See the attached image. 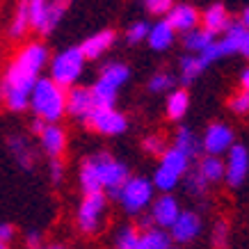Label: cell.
<instances>
[{"mask_svg":"<svg viewBox=\"0 0 249 249\" xmlns=\"http://www.w3.org/2000/svg\"><path fill=\"white\" fill-rule=\"evenodd\" d=\"M144 149L149 153H156V156H160V153L165 151L167 146H165V140L158 135H149L146 140H144Z\"/></svg>","mask_w":249,"mask_h":249,"instance_id":"ab89813d","label":"cell"},{"mask_svg":"<svg viewBox=\"0 0 249 249\" xmlns=\"http://www.w3.org/2000/svg\"><path fill=\"white\" fill-rule=\"evenodd\" d=\"M174 146H176V149H181V151L185 153L190 160H195L196 156H199V151H201V140L192 133V128L181 126V128H178V133H176Z\"/></svg>","mask_w":249,"mask_h":249,"instance_id":"d4e9b609","label":"cell"},{"mask_svg":"<svg viewBox=\"0 0 249 249\" xmlns=\"http://www.w3.org/2000/svg\"><path fill=\"white\" fill-rule=\"evenodd\" d=\"M46 62H48V48L39 41H32L18 51L0 83V96L9 110L23 112L28 107L30 91L37 83L41 69L46 67Z\"/></svg>","mask_w":249,"mask_h":249,"instance_id":"6da1fadb","label":"cell"},{"mask_svg":"<svg viewBox=\"0 0 249 249\" xmlns=\"http://www.w3.org/2000/svg\"><path fill=\"white\" fill-rule=\"evenodd\" d=\"M149 89L153 94H165V91L174 89V78L169 73H156V76L149 80Z\"/></svg>","mask_w":249,"mask_h":249,"instance_id":"8d00e7d4","label":"cell"},{"mask_svg":"<svg viewBox=\"0 0 249 249\" xmlns=\"http://www.w3.org/2000/svg\"><path fill=\"white\" fill-rule=\"evenodd\" d=\"M69 5H71V0H51V2H48L46 18H44V25L39 28V32H41V35H51V32L57 28V23L62 21V16L67 14Z\"/></svg>","mask_w":249,"mask_h":249,"instance_id":"484cf974","label":"cell"},{"mask_svg":"<svg viewBox=\"0 0 249 249\" xmlns=\"http://www.w3.org/2000/svg\"><path fill=\"white\" fill-rule=\"evenodd\" d=\"M229 106H231V110H233L235 114H247L249 112V91L242 89L240 94H235Z\"/></svg>","mask_w":249,"mask_h":249,"instance_id":"f35d334b","label":"cell"},{"mask_svg":"<svg viewBox=\"0 0 249 249\" xmlns=\"http://www.w3.org/2000/svg\"><path fill=\"white\" fill-rule=\"evenodd\" d=\"M94 96H91V89L89 87H69L67 91V114H71L73 119L78 121H87L89 119V114L94 112Z\"/></svg>","mask_w":249,"mask_h":249,"instance_id":"8fae6325","label":"cell"},{"mask_svg":"<svg viewBox=\"0 0 249 249\" xmlns=\"http://www.w3.org/2000/svg\"><path fill=\"white\" fill-rule=\"evenodd\" d=\"M165 110H167V117H169V119H174V121L183 119L190 110V94L185 89H169Z\"/></svg>","mask_w":249,"mask_h":249,"instance_id":"d6986e66","label":"cell"},{"mask_svg":"<svg viewBox=\"0 0 249 249\" xmlns=\"http://www.w3.org/2000/svg\"><path fill=\"white\" fill-rule=\"evenodd\" d=\"M242 32H245V25H242L240 21H231V23H229L227 30L222 32V39L217 41L219 48H222V55L238 53V46H240Z\"/></svg>","mask_w":249,"mask_h":249,"instance_id":"cb8c5ba5","label":"cell"},{"mask_svg":"<svg viewBox=\"0 0 249 249\" xmlns=\"http://www.w3.org/2000/svg\"><path fill=\"white\" fill-rule=\"evenodd\" d=\"M5 247H7V242H2V240H0V249H5Z\"/></svg>","mask_w":249,"mask_h":249,"instance_id":"c3c4849f","label":"cell"},{"mask_svg":"<svg viewBox=\"0 0 249 249\" xmlns=\"http://www.w3.org/2000/svg\"><path fill=\"white\" fill-rule=\"evenodd\" d=\"M114 199H119L128 215H140L153 201V183L144 176H128L126 183L117 190Z\"/></svg>","mask_w":249,"mask_h":249,"instance_id":"277c9868","label":"cell"},{"mask_svg":"<svg viewBox=\"0 0 249 249\" xmlns=\"http://www.w3.org/2000/svg\"><path fill=\"white\" fill-rule=\"evenodd\" d=\"M7 146L12 156L16 158V162L23 167V169H32L35 165V151H32L30 142L25 140V137H18V135H12L7 140Z\"/></svg>","mask_w":249,"mask_h":249,"instance_id":"ffe728a7","label":"cell"},{"mask_svg":"<svg viewBox=\"0 0 249 249\" xmlns=\"http://www.w3.org/2000/svg\"><path fill=\"white\" fill-rule=\"evenodd\" d=\"M144 7L149 9V14H156V16H162L169 12V7L174 5V0H142Z\"/></svg>","mask_w":249,"mask_h":249,"instance_id":"74e56055","label":"cell"},{"mask_svg":"<svg viewBox=\"0 0 249 249\" xmlns=\"http://www.w3.org/2000/svg\"><path fill=\"white\" fill-rule=\"evenodd\" d=\"M91 165L96 172V178L101 183V190L107 196H114L117 190L126 183V178L130 176V169L124 162H119L117 158H112L110 153H96L91 156Z\"/></svg>","mask_w":249,"mask_h":249,"instance_id":"5b68a950","label":"cell"},{"mask_svg":"<svg viewBox=\"0 0 249 249\" xmlns=\"http://www.w3.org/2000/svg\"><path fill=\"white\" fill-rule=\"evenodd\" d=\"M98 78L119 89L121 85L128 83L130 69L126 67V64H121V62H110V64H106V67H103V71H101V76H98Z\"/></svg>","mask_w":249,"mask_h":249,"instance_id":"4316f807","label":"cell"},{"mask_svg":"<svg viewBox=\"0 0 249 249\" xmlns=\"http://www.w3.org/2000/svg\"><path fill=\"white\" fill-rule=\"evenodd\" d=\"M85 55L80 51V46H71L64 48L62 53H57L51 60V78L62 87H73L78 83V78L85 71Z\"/></svg>","mask_w":249,"mask_h":249,"instance_id":"3957f363","label":"cell"},{"mask_svg":"<svg viewBox=\"0 0 249 249\" xmlns=\"http://www.w3.org/2000/svg\"><path fill=\"white\" fill-rule=\"evenodd\" d=\"M238 53H242L249 60V28H245V32H242L240 46H238Z\"/></svg>","mask_w":249,"mask_h":249,"instance_id":"ee69618b","label":"cell"},{"mask_svg":"<svg viewBox=\"0 0 249 249\" xmlns=\"http://www.w3.org/2000/svg\"><path fill=\"white\" fill-rule=\"evenodd\" d=\"M249 174V151L242 144H231L227 151V162H224V181L231 188H240Z\"/></svg>","mask_w":249,"mask_h":249,"instance_id":"ba28073f","label":"cell"},{"mask_svg":"<svg viewBox=\"0 0 249 249\" xmlns=\"http://www.w3.org/2000/svg\"><path fill=\"white\" fill-rule=\"evenodd\" d=\"M213 245H227V222H217L215 224V231H213Z\"/></svg>","mask_w":249,"mask_h":249,"instance_id":"60d3db41","label":"cell"},{"mask_svg":"<svg viewBox=\"0 0 249 249\" xmlns=\"http://www.w3.org/2000/svg\"><path fill=\"white\" fill-rule=\"evenodd\" d=\"M35 117L46 121H60L67 114V87H62L53 78H37L30 91V103Z\"/></svg>","mask_w":249,"mask_h":249,"instance_id":"7a4b0ae2","label":"cell"},{"mask_svg":"<svg viewBox=\"0 0 249 249\" xmlns=\"http://www.w3.org/2000/svg\"><path fill=\"white\" fill-rule=\"evenodd\" d=\"M233 144V130L229 128L227 124H211L206 128L204 137H201V151L206 153H215V156H224Z\"/></svg>","mask_w":249,"mask_h":249,"instance_id":"30bf717a","label":"cell"},{"mask_svg":"<svg viewBox=\"0 0 249 249\" xmlns=\"http://www.w3.org/2000/svg\"><path fill=\"white\" fill-rule=\"evenodd\" d=\"M89 89H91V96H94V103H96V106H114V103H117V91L119 89L112 87V85H107L106 80L98 78Z\"/></svg>","mask_w":249,"mask_h":249,"instance_id":"4dcf8cb0","label":"cell"},{"mask_svg":"<svg viewBox=\"0 0 249 249\" xmlns=\"http://www.w3.org/2000/svg\"><path fill=\"white\" fill-rule=\"evenodd\" d=\"M167 231L172 235V242L190 245V242L196 240L199 233H201V217H199L195 211H181L178 217L174 219V224L167 229Z\"/></svg>","mask_w":249,"mask_h":249,"instance_id":"9c48e42d","label":"cell"},{"mask_svg":"<svg viewBox=\"0 0 249 249\" xmlns=\"http://www.w3.org/2000/svg\"><path fill=\"white\" fill-rule=\"evenodd\" d=\"M62 176H64V167H62V162L57 158H51V181L57 185V183L62 181Z\"/></svg>","mask_w":249,"mask_h":249,"instance_id":"b9f144b4","label":"cell"},{"mask_svg":"<svg viewBox=\"0 0 249 249\" xmlns=\"http://www.w3.org/2000/svg\"><path fill=\"white\" fill-rule=\"evenodd\" d=\"M190 162H192V160H190L181 149H176V146L165 149V151L160 153V165L167 167V169H172V172L178 174V176H185V172L190 169Z\"/></svg>","mask_w":249,"mask_h":249,"instance_id":"7402d4cb","label":"cell"},{"mask_svg":"<svg viewBox=\"0 0 249 249\" xmlns=\"http://www.w3.org/2000/svg\"><path fill=\"white\" fill-rule=\"evenodd\" d=\"M199 12H196L192 5H172L169 7V12H167V18L165 21L172 25L176 32H188L192 30V28H196L199 25Z\"/></svg>","mask_w":249,"mask_h":249,"instance_id":"5bb4252c","label":"cell"},{"mask_svg":"<svg viewBox=\"0 0 249 249\" xmlns=\"http://www.w3.org/2000/svg\"><path fill=\"white\" fill-rule=\"evenodd\" d=\"M172 247V235L167 233V229L162 227H146L140 233V240H137V249H169Z\"/></svg>","mask_w":249,"mask_h":249,"instance_id":"e0dca14e","label":"cell"},{"mask_svg":"<svg viewBox=\"0 0 249 249\" xmlns=\"http://www.w3.org/2000/svg\"><path fill=\"white\" fill-rule=\"evenodd\" d=\"M39 142L48 158H60L64 146H67V135L57 126V121H46V126L39 130Z\"/></svg>","mask_w":249,"mask_h":249,"instance_id":"4fadbf2b","label":"cell"},{"mask_svg":"<svg viewBox=\"0 0 249 249\" xmlns=\"http://www.w3.org/2000/svg\"><path fill=\"white\" fill-rule=\"evenodd\" d=\"M240 23L245 28H249V7H245V12H242V16H240Z\"/></svg>","mask_w":249,"mask_h":249,"instance_id":"7dc6e473","label":"cell"},{"mask_svg":"<svg viewBox=\"0 0 249 249\" xmlns=\"http://www.w3.org/2000/svg\"><path fill=\"white\" fill-rule=\"evenodd\" d=\"M114 39H117V35H114L112 30H101L96 32V35H91V37H87L80 44V51H83L85 60H98L101 55H106L110 48H112Z\"/></svg>","mask_w":249,"mask_h":249,"instance_id":"9a60e30c","label":"cell"},{"mask_svg":"<svg viewBox=\"0 0 249 249\" xmlns=\"http://www.w3.org/2000/svg\"><path fill=\"white\" fill-rule=\"evenodd\" d=\"M240 87H242L245 91H249V67L240 73Z\"/></svg>","mask_w":249,"mask_h":249,"instance_id":"bcb514c9","label":"cell"},{"mask_svg":"<svg viewBox=\"0 0 249 249\" xmlns=\"http://www.w3.org/2000/svg\"><path fill=\"white\" fill-rule=\"evenodd\" d=\"M199 21L204 23V28L208 32H213V35H222V32L227 30V25L231 23V18H229V12L224 9V5H211Z\"/></svg>","mask_w":249,"mask_h":249,"instance_id":"ac0fdd59","label":"cell"},{"mask_svg":"<svg viewBox=\"0 0 249 249\" xmlns=\"http://www.w3.org/2000/svg\"><path fill=\"white\" fill-rule=\"evenodd\" d=\"M151 219L156 227H162V229H169L174 224V219L178 217L181 213V206L178 201L174 199L169 192H162V196H158L156 201H151Z\"/></svg>","mask_w":249,"mask_h":249,"instance_id":"7c38bea8","label":"cell"},{"mask_svg":"<svg viewBox=\"0 0 249 249\" xmlns=\"http://www.w3.org/2000/svg\"><path fill=\"white\" fill-rule=\"evenodd\" d=\"M185 183H188L190 195H195V196H201L206 192V188L211 185V183L199 174V169H188V172H185Z\"/></svg>","mask_w":249,"mask_h":249,"instance_id":"836d02e7","label":"cell"},{"mask_svg":"<svg viewBox=\"0 0 249 249\" xmlns=\"http://www.w3.org/2000/svg\"><path fill=\"white\" fill-rule=\"evenodd\" d=\"M80 188H83V192H96V190H101V183L96 178L91 158H87L83 162V167H80Z\"/></svg>","mask_w":249,"mask_h":249,"instance_id":"d6a6232c","label":"cell"},{"mask_svg":"<svg viewBox=\"0 0 249 249\" xmlns=\"http://www.w3.org/2000/svg\"><path fill=\"white\" fill-rule=\"evenodd\" d=\"M137 240H140V231L133 227H124L114 238V245L119 249H137Z\"/></svg>","mask_w":249,"mask_h":249,"instance_id":"e575fe53","label":"cell"},{"mask_svg":"<svg viewBox=\"0 0 249 249\" xmlns=\"http://www.w3.org/2000/svg\"><path fill=\"white\" fill-rule=\"evenodd\" d=\"M183 176H178V174H174L172 169H167V167L158 165V169L153 172V190H160V192H172L176 185H178V181H181Z\"/></svg>","mask_w":249,"mask_h":249,"instance_id":"f1b7e54d","label":"cell"},{"mask_svg":"<svg viewBox=\"0 0 249 249\" xmlns=\"http://www.w3.org/2000/svg\"><path fill=\"white\" fill-rule=\"evenodd\" d=\"M196 169L208 183H217L224 178V160H222V156H215V153H206L204 158L199 160Z\"/></svg>","mask_w":249,"mask_h":249,"instance_id":"44dd1931","label":"cell"},{"mask_svg":"<svg viewBox=\"0 0 249 249\" xmlns=\"http://www.w3.org/2000/svg\"><path fill=\"white\" fill-rule=\"evenodd\" d=\"M28 2V16H30V28L39 30L44 25L46 12H48V2L51 0H25Z\"/></svg>","mask_w":249,"mask_h":249,"instance_id":"1f68e13d","label":"cell"},{"mask_svg":"<svg viewBox=\"0 0 249 249\" xmlns=\"http://www.w3.org/2000/svg\"><path fill=\"white\" fill-rule=\"evenodd\" d=\"M211 41H215V35L208 32L206 28H199V25L188 32H183V46H185V51H190V53H201Z\"/></svg>","mask_w":249,"mask_h":249,"instance_id":"603a6c76","label":"cell"},{"mask_svg":"<svg viewBox=\"0 0 249 249\" xmlns=\"http://www.w3.org/2000/svg\"><path fill=\"white\" fill-rule=\"evenodd\" d=\"M107 211V195L103 190H96V192H85V199L78 206V229L87 235H94L103 224V217H106Z\"/></svg>","mask_w":249,"mask_h":249,"instance_id":"8992f818","label":"cell"},{"mask_svg":"<svg viewBox=\"0 0 249 249\" xmlns=\"http://www.w3.org/2000/svg\"><path fill=\"white\" fill-rule=\"evenodd\" d=\"M204 69H208V67H206L204 60H201L196 53L188 55V57H183V60H181V80L185 85L192 83L195 78H199L201 73H204Z\"/></svg>","mask_w":249,"mask_h":249,"instance_id":"f546056e","label":"cell"},{"mask_svg":"<svg viewBox=\"0 0 249 249\" xmlns=\"http://www.w3.org/2000/svg\"><path fill=\"white\" fill-rule=\"evenodd\" d=\"M25 240H28L30 247H37V245H41V233L39 231H30V233L25 235Z\"/></svg>","mask_w":249,"mask_h":249,"instance_id":"f6af8a7d","label":"cell"},{"mask_svg":"<svg viewBox=\"0 0 249 249\" xmlns=\"http://www.w3.org/2000/svg\"><path fill=\"white\" fill-rule=\"evenodd\" d=\"M85 124H87L89 128H94L96 133L107 135V137L121 135V133H126V128H128L126 114H121L114 106H96Z\"/></svg>","mask_w":249,"mask_h":249,"instance_id":"52a82bcc","label":"cell"},{"mask_svg":"<svg viewBox=\"0 0 249 249\" xmlns=\"http://www.w3.org/2000/svg\"><path fill=\"white\" fill-rule=\"evenodd\" d=\"M149 23L146 21H135L130 23V28L126 30V39L130 44H140V41H146V35H149Z\"/></svg>","mask_w":249,"mask_h":249,"instance_id":"d590c367","label":"cell"},{"mask_svg":"<svg viewBox=\"0 0 249 249\" xmlns=\"http://www.w3.org/2000/svg\"><path fill=\"white\" fill-rule=\"evenodd\" d=\"M14 235H16V231H14V227L12 224H0V240L2 242H12L14 240Z\"/></svg>","mask_w":249,"mask_h":249,"instance_id":"7bdbcfd3","label":"cell"},{"mask_svg":"<svg viewBox=\"0 0 249 249\" xmlns=\"http://www.w3.org/2000/svg\"><path fill=\"white\" fill-rule=\"evenodd\" d=\"M30 28V16H28V2L21 0L18 2V7H16V14L9 23V37L12 39H21L25 32Z\"/></svg>","mask_w":249,"mask_h":249,"instance_id":"83f0119b","label":"cell"},{"mask_svg":"<svg viewBox=\"0 0 249 249\" xmlns=\"http://www.w3.org/2000/svg\"><path fill=\"white\" fill-rule=\"evenodd\" d=\"M146 41H149V48L158 51V53L160 51H167V48H172V44L176 41V30H174L167 21H158L149 28Z\"/></svg>","mask_w":249,"mask_h":249,"instance_id":"2e32d148","label":"cell"}]
</instances>
